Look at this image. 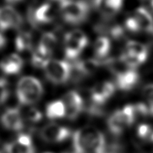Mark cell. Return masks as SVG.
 Returning a JSON list of instances; mask_svg holds the SVG:
<instances>
[{
  "instance_id": "1",
  "label": "cell",
  "mask_w": 153,
  "mask_h": 153,
  "mask_svg": "<svg viewBox=\"0 0 153 153\" xmlns=\"http://www.w3.org/2000/svg\"><path fill=\"white\" fill-rule=\"evenodd\" d=\"M74 153H104L106 148L103 133L92 127H85L73 133Z\"/></svg>"
},
{
  "instance_id": "2",
  "label": "cell",
  "mask_w": 153,
  "mask_h": 153,
  "mask_svg": "<svg viewBox=\"0 0 153 153\" xmlns=\"http://www.w3.org/2000/svg\"><path fill=\"white\" fill-rule=\"evenodd\" d=\"M44 92L42 84L34 76L22 77L17 86L18 101L24 105H29L40 100Z\"/></svg>"
},
{
  "instance_id": "3",
  "label": "cell",
  "mask_w": 153,
  "mask_h": 153,
  "mask_svg": "<svg viewBox=\"0 0 153 153\" xmlns=\"http://www.w3.org/2000/svg\"><path fill=\"white\" fill-rule=\"evenodd\" d=\"M42 69L48 80L60 85L67 82L71 77L72 65L67 61L49 59L43 64Z\"/></svg>"
},
{
  "instance_id": "4",
  "label": "cell",
  "mask_w": 153,
  "mask_h": 153,
  "mask_svg": "<svg viewBox=\"0 0 153 153\" xmlns=\"http://www.w3.org/2000/svg\"><path fill=\"white\" fill-rule=\"evenodd\" d=\"M59 10L66 22L78 24L83 22L88 14L87 3L80 0H60Z\"/></svg>"
},
{
  "instance_id": "5",
  "label": "cell",
  "mask_w": 153,
  "mask_h": 153,
  "mask_svg": "<svg viewBox=\"0 0 153 153\" xmlns=\"http://www.w3.org/2000/svg\"><path fill=\"white\" fill-rule=\"evenodd\" d=\"M64 53L68 59H75L87 47L88 38L82 30H73L64 36Z\"/></svg>"
},
{
  "instance_id": "6",
  "label": "cell",
  "mask_w": 153,
  "mask_h": 153,
  "mask_svg": "<svg viewBox=\"0 0 153 153\" xmlns=\"http://www.w3.org/2000/svg\"><path fill=\"white\" fill-rule=\"evenodd\" d=\"M115 85L109 81L95 85L91 90V104L97 106H102L112 97L115 91Z\"/></svg>"
},
{
  "instance_id": "7",
  "label": "cell",
  "mask_w": 153,
  "mask_h": 153,
  "mask_svg": "<svg viewBox=\"0 0 153 153\" xmlns=\"http://www.w3.org/2000/svg\"><path fill=\"white\" fill-rule=\"evenodd\" d=\"M40 137L46 143H62L69 137L71 132L66 127L57 123H49L40 130Z\"/></svg>"
},
{
  "instance_id": "8",
  "label": "cell",
  "mask_w": 153,
  "mask_h": 153,
  "mask_svg": "<svg viewBox=\"0 0 153 153\" xmlns=\"http://www.w3.org/2000/svg\"><path fill=\"white\" fill-rule=\"evenodd\" d=\"M22 23L21 14L10 5L0 7V30L18 28Z\"/></svg>"
},
{
  "instance_id": "9",
  "label": "cell",
  "mask_w": 153,
  "mask_h": 153,
  "mask_svg": "<svg viewBox=\"0 0 153 153\" xmlns=\"http://www.w3.org/2000/svg\"><path fill=\"white\" fill-rule=\"evenodd\" d=\"M115 87L122 91H130L135 87L139 81V74L136 69L124 68L120 72L114 73Z\"/></svg>"
},
{
  "instance_id": "10",
  "label": "cell",
  "mask_w": 153,
  "mask_h": 153,
  "mask_svg": "<svg viewBox=\"0 0 153 153\" xmlns=\"http://www.w3.org/2000/svg\"><path fill=\"white\" fill-rule=\"evenodd\" d=\"M63 102L66 109V116L69 120H75L83 110L82 98L75 91H70L63 97Z\"/></svg>"
},
{
  "instance_id": "11",
  "label": "cell",
  "mask_w": 153,
  "mask_h": 153,
  "mask_svg": "<svg viewBox=\"0 0 153 153\" xmlns=\"http://www.w3.org/2000/svg\"><path fill=\"white\" fill-rule=\"evenodd\" d=\"M1 123L5 128L12 131H20L24 127L22 114L17 108H9L5 110L1 117Z\"/></svg>"
},
{
  "instance_id": "12",
  "label": "cell",
  "mask_w": 153,
  "mask_h": 153,
  "mask_svg": "<svg viewBox=\"0 0 153 153\" xmlns=\"http://www.w3.org/2000/svg\"><path fill=\"white\" fill-rule=\"evenodd\" d=\"M57 42L58 40L54 34L52 32H45L40 38L36 50L34 53L43 59H49L56 47Z\"/></svg>"
},
{
  "instance_id": "13",
  "label": "cell",
  "mask_w": 153,
  "mask_h": 153,
  "mask_svg": "<svg viewBox=\"0 0 153 153\" xmlns=\"http://www.w3.org/2000/svg\"><path fill=\"white\" fill-rule=\"evenodd\" d=\"M23 67V60L17 53H11L0 62V68L7 75H16Z\"/></svg>"
},
{
  "instance_id": "14",
  "label": "cell",
  "mask_w": 153,
  "mask_h": 153,
  "mask_svg": "<svg viewBox=\"0 0 153 153\" xmlns=\"http://www.w3.org/2000/svg\"><path fill=\"white\" fill-rule=\"evenodd\" d=\"M57 9L52 4L45 3L37 7L34 13V20L40 24L52 22L57 17Z\"/></svg>"
},
{
  "instance_id": "15",
  "label": "cell",
  "mask_w": 153,
  "mask_h": 153,
  "mask_svg": "<svg viewBox=\"0 0 153 153\" xmlns=\"http://www.w3.org/2000/svg\"><path fill=\"white\" fill-rule=\"evenodd\" d=\"M107 124L110 133L114 135H120L126 129V128L129 127L121 110H116L109 117Z\"/></svg>"
},
{
  "instance_id": "16",
  "label": "cell",
  "mask_w": 153,
  "mask_h": 153,
  "mask_svg": "<svg viewBox=\"0 0 153 153\" xmlns=\"http://www.w3.org/2000/svg\"><path fill=\"white\" fill-rule=\"evenodd\" d=\"M140 27V30L148 33H153V17L149 11L143 7L137 8L133 15Z\"/></svg>"
},
{
  "instance_id": "17",
  "label": "cell",
  "mask_w": 153,
  "mask_h": 153,
  "mask_svg": "<svg viewBox=\"0 0 153 153\" xmlns=\"http://www.w3.org/2000/svg\"><path fill=\"white\" fill-rule=\"evenodd\" d=\"M47 117L50 120H58L66 116V109L63 100L51 101L46 105Z\"/></svg>"
},
{
  "instance_id": "18",
  "label": "cell",
  "mask_w": 153,
  "mask_h": 153,
  "mask_svg": "<svg viewBox=\"0 0 153 153\" xmlns=\"http://www.w3.org/2000/svg\"><path fill=\"white\" fill-rule=\"evenodd\" d=\"M123 0H96V5L105 15L114 14L122 7Z\"/></svg>"
},
{
  "instance_id": "19",
  "label": "cell",
  "mask_w": 153,
  "mask_h": 153,
  "mask_svg": "<svg viewBox=\"0 0 153 153\" xmlns=\"http://www.w3.org/2000/svg\"><path fill=\"white\" fill-rule=\"evenodd\" d=\"M124 51L128 53L134 54L137 57H140L145 60L147 59L148 56V49L143 43H140L136 40H129L128 41L125 45Z\"/></svg>"
},
{
  "instance_id": "20",
  "label": "cell",
  "mask_w": 153,
  "mask_h": 153,
  "mask_svg": "<svg viewBox=\"0 0 153 153\" xmlns=\"http://www.w3.org/2000/svg\"><path fill=\"white\" fill-rule=\"evenodd\" d=\"M94 53L98 59H103L109 53L110 50V40L105 36L97 38L94 43Z\"/></svg>"
},
{
  "instance_id": "21",
  "label": "cell",
  "mask_w": 153,
  "mask_h": 153,
  "mask_svg": "<svg viewBox=\"0 0 153 153\" xmlns=\"http://www.w3.org/2000/svg\"><path fill=\"white\" fill-rule=\"evenodd\" d=\"M5 150L7 153H35L33 145L25 144L17 139L7 143L5 146Z\"/></svg>"
},
{
  "instance_id": "22",
  "label": "cell",
  "mask_w": 153,
  "mask_h": 153,
  "mask_svg": "<svg viewBox=\"0 0 153 153\" xmlns=\"http://www.w3.org/2000/svg\"><path fill=\"white\" fill-rule=\"evenodd\" d=\"M120 59L123 63V64L129 68L136 69L137 67L142 65L143 63L146 62V60L144 59H142L140 57H137L134 54L128 53L126 51L123 50V53L121 54Z\"/></svg>"
},
{
  "instance_id": "23",
  "label": "cell",
  "mask_w": 153,
  "mask_h": 153,
  "mask_svg": "<svg viewBox=\"0 0 153 153\" xmlns=\"http://www.w3.org/2000/svg\"><path fill=\"white\" fill-rule=\"evenodd\" d=\"M16 47L20 52L32 50V39L31 36L27 32L19 34L16 39Z\"/></svg>"
},
{
  "instance_id": "24",
  "label": "cell",
  "mask_w": 153,
  "mask_h": 153,
  "mask_svg": "<svg viewBox=\"0 0 153 153\" xmlns=\"http://www.w3.org/2000/svg\"><path fill=\"white\" fill-rule=\"evenodd\" d=\"M144 97V105H146L148 115L153 116V84H149L144 87L143 90Z\"/></svg>"
},
{
  "instance_id": "25",
  "label": "cell",
  "mask_w": 153,
  "mask_h": 153,
  "mask_svg": "<svg viewBox=\"0 0 153 153\" xmlns=\"http://www.w3.org/2000/svg\"><path fill=\"white\" fill-rule=\"evenodd\" d=\"M153 133V127L150 126L148 124H141L137 128V135L141 139L149 142V139Z\"/></svg>"
},
{
  "instance_id": "26",
  "label": "cell",
  "mask_w": 153,
  "mask_h": 153,
  "mask_svg": "<svg viewBox=\"0 0 153 153\" xmlns=\"http://www.w3.org/2000/svg\"><path fill=\"white\" fill-rule=\"evenodd\" d=\"M25 119L29 122L32 123H38L42 120V113L36 108H30L25 113Z\"/></svg>"
},
{
  "instance_id": "27",
  "label": "cell",
  "mask_w": 153,
  "mask_h": 153,
  "mask_svg": "<svg viewBox=\"0 0 153 153\" xmlns=\"http://www.w3.org/2000/svg\"><path fill=\"white\" fill-rule=\"evenodd\" d=\"M9 95L8 85L5 79H0V105L7 100Z\"/></svg>"
},
{
  "instance_id": "28",
  "label": "cell",
  "mask_w": 153,
  "mask_h": 153,
  "mask_svg": "<svg viewBox=\"0 0 153 153\" xmlns=\"http://www.w3.org/2000/svg\"><path fill=\"white\" fill-rule=\"evenodd\" d=\"M125 27H126L127 30L132 31V32H139V31H141L139 26H138L136 19L134 18L133 16L127 18V20L125 21Z\"/></svg>"
},
{
  "instance_id": "29",
  "label": "cell",
  "mask_w": 153,
  "mask_h": 153,
  "mask_svg": "<svg viewBox=\"0 0 153 153\" xmlns=\"http://www.w3.org/2000/svg\"><path fill=\"white\" fill-rule=\"evenodd\" d=\"M5 44H6V39L2 34L0 33V50H2L4 48Z\"/></svg>"
},
{
  "instance_id": "30",
  "label": "cell",
  "mask_w": 153,
  "mask_h": 153,
  "mask_svg": "<svg viewBox=\"0 0 153 153\" xmlns=\"http://www.w3.org/2000/svg\"><path fill=\"white\" fill-rule=\"evenodd\" d=\"M22 0H6V2H7L8 4H18V3L22 2Z\"/></svg>"
},
{
  "instance_id": "31",
  "label": "cell",
  "mask_w": 153,
  "mask_h": 153,
  "mask_svg": "<svg viewBox=\"0 0 153 153\" xmlns=\"http://www.w3.org/2000/svg\"><path fill=\"white\" fill-rule=\"evenodd\" d=\"M151 4H152V7L153 8V0H152V2H151Z\"/></svg>"
},
{
  "instance_id": "32",
  "label": "cell",
  "mask_w": 153,
  "mask_h": 153,
  "mask_svg": "<svg viewBox=\"0 0 153 153\" xmlns=\"http://www.w3.org/2000/svg\"><path fill=\"white\" fill-rule=\"evenodd\" d=\"M45 153H53V152H45ZM62 153H65V152H62Z\"/></svg>"
},
{
  "instance_id": "33",
  "label": "cell",
  "mask_w": 153,
  "mask_h": 153,
  "mask_svg": "<svg viewBox=\"0 0 153 153\" xmlns=\"http://www.w3.org/2000/svg\"><path fill=\"white\" fill-rule=\"evenodd\" d=\"M121 153H123V152H121Z\"/></svg>"
},
{
  "instance_id": "34",
  "label": "cell",
  "mask_w": 153,
  "mask_h": 153,
  "mask_svg": "<svg viewBox=\"0 0 153 153\" xmlns=\"http://www.w3.org/2000/svg\"><path fill=\"white\" fill-rule=\"evenodd\" d=\"M59 1H60V0H59Z\"/></svg>"
}]
</instances>
